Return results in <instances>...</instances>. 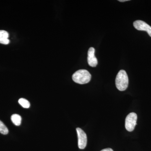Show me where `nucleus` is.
Instances as JSON below:
<instances>
[{"label":"nucleus","instance_id":"1","mask_svg":"<svg viewBox=\"0 0 151 151\" xmlns=\"http://www.w3.org/2000/svg\"><path fill=\"white\" fill-rule=\"evenodd\" d=\"M91 75L89 71L85 69H81L76 71L72 76V79L76 83L79 84H85L90 81Z\"/></svg>","mask_w":151,"mask_h":151},{"label":"nucleus","instance_id":"2","mask_svg":"<svg viewBox=\"0 0 151 151\" xmlns=\"http://www.w3.org/2000/svg\"><path fill=\"white\" fill-rule=\"evenodd\" d=\"M116 85L120 91H124L127 89L129 85V78L125 70H121L119 71L116 77Z\"/></svg>","mask_w":151,"mask_h":151},{"label":"nucleus","instance_id":"3","mask_svg":"<svg viewBox=\"0 0 151 151\" xmlns=\"http://www.w3.org/2000/svg\"><path fill=\"white\" fill-rule=\"evenodd\" d=\"M137 116L134 113H130L125 120V128L129 132H132L134 129L135 126L137 125Z\"/></svg>","mask_w":151,"mask_h":151},{"label":"nucleus","instance_id":"4","mask_svg":"<svg viewBox=\"0 0 151 151\" xmlns=\"http://www.w3.org/2000/svg\"><path fill=\"white\" fill-rule=\"evenodd\" d=\"M76 130L78 135V148L83 150L87 145V136L86 133L80 128H76Z\"/></svg>","mask_w":151,"mask_h":151},{"label":"nucleus","instance_id":"5","mask_svg":"<svg viewBox=\"0 0 151 151\" xmlns=\"http://www.w3.org/2000/svg\"><path fill=\"white\" fill-rule=\"evenodd\" d=\"M134 26L138 30L147 32L151 37V27L145 22L141 20L136 21L134 22Z\"/></svg>","mask_w":151,"mask_h":151},{"label":"nucleus","instance_id":"6","mask_svg":"<svg viewBox=\"0 0 151 151\" xmlns=\"http://www.w3.org/2000/svg\"><path fill=\"white\" fill-rule=\"evenodd\" d=\"M87 61L88 64L91 67H96L98 64L97 60L95 56V49L93 47H90L88 50Z\"/></svg>","mask_w":151,"mask_h":151},{"label":"nucleus","instance_id":"7","mask_svg":"<svg viewBox=\"0 0 151 151\" xmlns=\"http://www.w3.org/2000/svg\"><path fill=\"white\" fill-rule=\"evenodd\" d=\"M9 34L4 30H0V43L8 45L9 43Z\"/></svg>","mask_w":151,"mask_h":151},{"label":"nucleus","instance_id":"8","mask_svg":"<svg viewBox=\"0 0 151 151\" xmlns=\"http://www.w3.org/2000/svg\"><path fill=\"white\" fill-rule=\"evenodd\" d=\"M12 122L15 125L19 126L21 125L22 122V118L18 114H14L11 116Z\"/></svg>","mask_w":151,"mask_h":151},{"label":"nucleus","instance_id":"9","mask_svg":"<svg viewBox=\"0 0 151 151\" xmlns=\"http://www.w3.org/2000/svg\"><path fill=\"white\" fill-rule=\"evenodd\" d=\"M19 103L22 107L25 108H29L30 104L29 102L26 99L24 98H20L19 99Z\"/></svg>","mask_w":151,"mask_h":151},{"label":"nucleus","instance_id":"10","mask_svg":"<svg viewBox=\"0 0 151 151\" xmlns=\"http://www.w3.org/2000/svg\"><path fill=\"white\" fill-rule=\"evenodd\" d=\"M0 133L4 135L7 134L9 133L8 129L1 121H0Z\"/></svg>","mask_w":151,"mask_h":151},{"label":"nucleus","instance_id":"11","mask_svg":"<svg viewBox=\"0 0 151 151\" xmlns=\"http://www.w3.org/2000/svg\"><path fill=\"white\" fill-rule=\"evenodd\" d=\"M100 151H113V150L112 149L108 148L103 149V150Z\"/></svg>","mask_w":151,"mask_h":151},{"label":"nucleus","instance_id":"12","mask_svg":"<svg viewBox=\"0 0 151 151\" xmlns=\"http://www.w3.org/2000/svg\"><path fill=\"white\" fill-rule=\"evenodd\" d=\"M119 1L122 2H123L127 1H129V0H119Z\"/></svg>","mask_w":151,"mask_h":151}]
</instances>
